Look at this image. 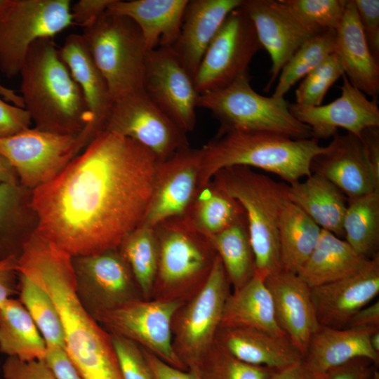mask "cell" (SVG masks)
<instances>
[{
  "instance_id": "48",
  "label": "cell",
  "mask_w": 379,
  "mask_h": 379,
  "mask_svg": "<svg viewBox=\"0 0 379 379\" xmlns=\"http://www.w3.org/2000/svg\"><path fill=\"white\" fill-rule=\"evenodd\" d=\"M112 0H79L71 4L73 25L88 27L107 11Z\"/></svg>"
},
{
  "instance_id": "21",
  "label": "cell",
  "mask_w": 379,
  "mask_h": 379,
  "mask_svg": "<svg viewBox=\"0 0 379 379\" xmlns=\"http://www.w3.org/2000/svg\"><path fill=\"white\" fill-rule=\"evenodd\" d=\"M59 51L62 60L80 88L89 114L88 124L78 136L84 149L105 130L114 100L82 34L68 35Z\"/></svg>"
},
{
  "instance_id": "58",
  "label": "cell",
  "mask_w": 379,
  "mask_h": 379,
  "mask_svg": "<svg viewBox=\"0 0 379 379\" xmlns=\"http://www.w3.org/2000/svg\"><path fill=\"white\" fill-rule=\"evenodd\" d=\"M13 0H0V18L6 13Z\"/></svg>"
},
{
  "instance_id": "25",
  "label": "cell",
  "mask_w": 379,
  "mask_h": 379,
  "mask_svg": "<svg viewBox=\"0 0 379 379\" xmlns=\"http://www.w3.org/2000/svg\"><path fill=\"white\" fill-rule=\"evenodd\" d=\"M189 0H112L106 13L132 20L148 51L171 47L177 40Z\"/></svg>"
},
{
  "instance_id": "41",
  "label": "cell",
  "mask_w": 379,
  "mask_h": 379,
  "mask_svg": "<svg viewBox=\"0 0 379 379\" xmlns=\"http://www.w3.org/2000/svg\"><path fill=\"white\" fill-rule=\"evenodd\" d=\"M343 67L334 53L303 78L295 90L297 104L319 106L330 87L343 75Z\"/></svg>"
},
{
  "instance_id": "8",
  "label": "cell",
  "mask_w": 379,
  "mask_h": 379,
  "mask_svg": "<svg viewBox=\"0 0 379 379\" xmlns=\"http://www.w3.org/2000/svg\"><path fill=\"white\" fill-rule=\"evenodd\" d=\"M230 286L217 255L204 284L175 314L172 325L173 348L191 371L197 369L215 343L224 305L230 293Z\"/></svg>"
},
{
  "instance_id": "45",
  "label": "cell",
  "mask_w": 379,
  "mask_h": 379,
  "mask_svg": "<svg viewBox=\"0 0 379 379\" xmlns=\"http://www.w3.org/2000/svg\"><path fill=\"white\" fill-rule=\"evenodd\" d=\"M4 379H55L42 361H23L15 357H7L2 365Z\"/></svg>"
},
{
  "instance_id": "19",
  "label": "cell",
  "mask_w": 379,
  "mask_h": 379,
  "mask_svg": "<svg viewBox=\"0 0 379 379\" xmlns=\"http://www.w3.org/2000/svg\"><path fill=\"white\" fill-rule=\"evenodd\" d=\"M379 293V254L357 272L311 288V296L321 326L345 328L352 316Z\"/></svg>"
},
{
  "instance_id": "50",
  "label": "cell",
  "mask_w": 379,
  "mask_h": 379,
  "mask_svg": "<svg viewBox=\"0 0 379 379\" xmlns=\"http://www.w3.org/2000/svg\"><path fill=\"white\" fill-rule=\"evenodd\" d=\"M18 258L0 260V303L18 293Z\"/></svg>"
},
{
  "instance_id": "20",
  "label": "cell",
  "mask_w": 379,
  "mask_h": 379,
  "mask_svg": "<svg viewBox=\"0 0 379 379\" xmlns=\"http://www.w3.org/2000/svg\"><path fill=\"white\" fill-rule=\"evenodd\" d=\"M278 325L303 357L319 324L311 288L295 273L281 270L265 279Z\"/></svg>"
},
{
  "instance_id": "6",
  "label": "cell",
  "mask_w": 379,
  "mask_h": 379,
  "mask_svg": "<svg viewBox=\"0 0 379 379\" xmlns=\"http://www.w3.org/2000/svg\"><path fill=\"white\" fill-rule=\"evenodd\" d=\"M82 36L114 101L143 88L148 50L132 20L105 12Z\"/></svg>"
},
{
  "instance_id": "35",
  "label": "cell",
  "mask_w": 379,
  "mask_h": 379,
  "mask_svg": "<svg viewBox=\"0 0 379 379\" xmlns=\"http://www.w3.org/2000/svg\"><path fill=\"white\" fill-rule=\"evenodd\" d=\"M345 240L360 255L379 254V190L347 199L343 221Z\"/></svg>"
},
{
  "instance_id": "44",
  "label": "cell",
  "mask_w": 379,
  "mask_h": 379,
  "mask_svg": "<svg viewBox=\"0 0 379 379\" xmlns=\"http://www.w3.org/2000/svg\"><path fill=\"white\" fill-rule=\"evenodd\" d=\"M353 1L368 48L379 62V1Z\"/></svg>"
},
{
  "instance_id": "11",
  "label": "cell",
  "mask_w": 379,
  "mask_h": 379,
  "mask_svg": "<svg viewBox=\"0 0 379 379\" xmlns=\"http://www.w3.org/2000/svg\"><path fill=\"white\" fill-rule=\"evenodd\" d=\"M180 299H138L95 319L110 334L128 338L173 367L185 370L173 345L172 325Z\"/></svg>"
},
{
  "instance_id": "38",
  "label": "cell",
  "mask_w": 379,
  "mask_h": 379,
  "mask_svg": "<svg viewBox=\"0 0 379 379\" xmlns=\"http://www.w3.org/2000/svg\"><path fill=\"white\" fill-rule=\"evenodd\" d=\"M335 41V30H326L300 46L282 67L272 96L284 98L291 87L333 53Z\"/></svg>"
},
{
  "instance_id": "37",
  "label": "cell",
  "mask_w": 379,
  "mask_h": 379,
  "mask_svg": "<svg viewBox=\"0 0 379 379\" xmlns=\"http://www.w3.org/2000/svg\"><path fill=\"white\" fill-rule=\"evenodd\" d=\"M128 264L143 299L152 295L159 262V244L154 228L140 225L118 247Z\"/></svg>"
},
{
  "instance_id": "22",
  "label": "cell",
  "mask_w": 379,
  "mask_h": 379,
  "mask_svg": "<svg viewBox=\"0 0 379 379\" xmlns=\"http://www.w3.org/2000/svg\"><path fill=\"white\" fill-rule=\"evenodd\" d=\"M310 170L332 182L347 199L379 190L361 140L351 133L335 134L324 151L313 158Z\"/></svg>"
},
{
  "instance_id": "13",
  "label": "cell",
  "mask_w": 379,
  "mask_h": 379,
  "mask_svg": "<svg viewBox=\"0 0 379 379\" xmlns=\"http://www.w3.org/2000/svg\"><path fill=\"white\" fill-rule=\"evenodd\" d=\"M82 150L78 136L34 127L0 138V154L14 168L19 183L32 191L55 179Z\"/></svg>"
},
{
  "instance_id": "1",
  "label": "cell",
  "mask_w": 379,
  "mask_h": 379,
  "mask_svg": "<svg viewBox=\"0 0 379 379\" xmlns=\"http://www.w3.org/2000/svg\"><path fill=\"white\" fill-rule=\"evenodd\" d=\"M157 161L138 142L102 131L32 191L36 232L72 257L117 248L143 221Z\"/></svg>"
},
{
  "instance_id": "29",
  "label": "cell",
  "mask_w": 379,
  "mask_h": 379,
  "mask_svg": "<svg viewBox=\"0 0 379 379\" xmlns=\"http://www.w3.org/2000/svg\"><path fill=\"white\" fill-rule=\"evenodd\" d=\"M38 224L32 191L20 183L0 184V260L18 258Z\"/></svg>"
},
{
  "instance_id": "40",
  "label": "cell",
  "mask_w": 379,
  "mask_h": 379,
  "mask_svg": "<svg viewBox=\"0 0 379 379\" xmlns=\"http://www.w3.org/2000/svg\"><path fill=\"white\" fill-rule=\"evenodd\" d=\"M274 370L243 362L215 341L194 373L200 379H269Z\"/></svg>"
},
{
  "instance_id": "10",
  "label": "cell",
  "mask_w": 379,
  "mask_h": 379,
  "mask_svg": "<svg viewBox=\"0 0 379 379\" xmlns=\"http://www.w3.org/2000/svg\"><path fill=\"white\" fill-rule=\"evenodd\" d=\"M261 49L253 24L241 4L225 18L207 48L194 76L199 95L223 89L248 74Z\"/></svg>"
},
{
  "instance_id": "15",
  "label": "cell",
  "mask_w": 379,
  "mask_h": 379,
  "mask_svg": "<svg viewBox=\"0 0 379 379\" xmlns=\"http://www.w3.org/2000/svg\"><path fill=\"white\" fill-rule=\"evenodd\" d=\"M201 148L189 146L157 161L141 225L153 228L165 220L185 215L201 187Z\"/></svg>"
},
{
  "instance_id": "43",
  "label": "cell",
  "mask_w": 379,
  "mask_h": 379,
  "mask_svg": "<svg viewBox=\"0 0 379 379\" xmlns=\"http://www.w3.org/2000/svg\"><path fill=\"white\" fill-rule=\"evenodd\" d=\"M110 335L123 379H155L142 347L128 338Z\"/></svg>"
},
{
  "instance_id": "28",
  "label": "cell",
  "mask_w": 379,
  "mask_h": 379,
  "mask_svg": "<svg viewBox=\"0 0 379 379\" xmlns=\"http://www.w3.org/2000/svg\"><path fill=\"white\" fill-rule=\"evenodd\" d=\"M287 197L322 230L344 237L343 221L347 198L332 182L312 173L304 181L287 184Z\"/></svg>"
},
{
  "instance_id": "33",
  "label": "cell",
  "mask_w": 379,
  "mask_h": 379,
  "mask_svg": "<svg viewBox=\"0 0 379 379\" xmlns=\"http://www.w3.org/2000/svg\"><path fill=\"white\" fill-rule=\"evenodd\" d=\"M321 231L302 210L288 201L279 222L281 270L298 274L314 249Z\"/></svg>"
},
{
  "instance_id": "17",
  "label": "cell",
  "mask_w": 379,
  "mask_h": 379,
  "mask_svg": "<svg viewBox=\"0 0 379 379\" xmlns=\"http://www.w3.org/2000/svg\"><path fill=\"white\" fill-rule=\"evenodd\" d=\"M143 90L149 99L187 133L196 126L199 94L193 78L180 64L171 47L147 53Z\"/></svg>"
},
{
  "instance_id": "2",
  "label": "cell",
  "mask_w": 379,
  "mask_h": 379,
  "mask_svg": "<svg viewBox=\"0 0 379 379\" xmlns=\"http://www.w3.org/2000/svg\"><path fill=\"white\" fill-rule=\"evenodd\" d=\"M19 74L20 95L34 128L74 136L84 131L89 114L80 88L53 38L32 44Z\"/></svg>"
},
{
  "instance_id": "18",
  "label": "cell",
  "mask_w": 379,
  "mask_h": 379,
  "mask_svg": "<svg viewBox=\"0 0 379 379\" xmlns=\"http://www.w3.org/2000/svg\"><path fill=\"white\" fill-rule=\"evenodd\" d=\"M341 77L340 95L335 100L319 106L289 104L292 115L307 126L312 138L318 140L333 138L339 128L360 138L364 129L379 127V108L376 101L367 98L345 74Z\"/></svg>"
},
{
  "instance_id": "47",
  "label": "cell",
  "mask_w": 379,
  "mask_h": 379,
  "mask_svg": "<svg viewBox=\"0 0 379 379\" xmlns=\"http://www.w3.org/2000/svg\"><path fill=\"white\" fill-rule=\"evenodd\" d=\"M43 361L55 379H84L64 347H47Z\"/></svg>"
},
{
  "instance_id": "36",
  "label": "cell",
  "mask_w": 379,
  "mask_h": 379,
  "mask_svg": "<svg viewBox=\"0 0 379 379\" xmlns=\"http://www.w3.org/2000/svg\"><path fill=\"white\" fill-rule=\"evenodd\" d=\"M210 239L234 291L255 277V258L246 217Z\"/></svg>"
},
{
  "instance_id": "26",
  "label": "cell",
  "mask_w": 379,
  "mask_h": 379,
  "mask_svg": "<svg viewBox=\"0 0 379 379\" xmlns=\"http://www.w3.org/2000/svg\"><path fill=\"white\" fill-rule=\"evenodd\" d=\"M376 329H338L321 326L311 338L302 359L315 374L321 376L357 358L368 359L377 366L379 354L370 344V335Z\"/></svg>"
},
{
  "instance_id": "53",
  "label": "cell",
  "mask_w": 379,
  "mask_h": 379,
  "mask_svg": "<svg viewBox=\"0 0 379 379\" xmlns=\"http://www.w3.org/2000/svg\"><path fill=\"white\" fill-rule=\"evenodd\" d=\"M346 328H379V301L367 305L357 311L350 319Z\"/></svg>"
},
{
  "instance_id": "4",
  "label": "cell",
  "mask_w": 379,
  "mask_h": 379,
  "mask_svg": "<svg viewBox=\"0 0 379 379\" xmlns=\"http://www.w3.org/2000/svg\"><path fill=\"white\" fill-rule=\"evenodd\" d=\"M211 181L238 201L244 211L255 258V277L265 281L281 271L279 222L288 201L287 184L241 166L220 170Z\"/></svg>"
},
{
  "instance_id": "34",
  "label": "cell",
  "mask_w": 379,
  "mask_h": 379,
  "mask_svg": "<svg viewBox=\"0 0 379 379\" xmlns=\"http://www.w3.org/2000/svg\"><path fill=\"white\" fill-rule=\"evenodd\" d=\"M185 216L200 232L210 238L244 218L246 215L238 201L211 180L199 190Z\"/></svg>"
},
{
  "instance_id": "49",
  "label": "cell",
  "mask_w": 379,
  "mask_h": 379,
  "mask_svg": "<svg viewBox=\"0 0 379 379\" xmlns=\"http://www.w3.org/2000/svg\"><path fill=\"white\" fill-rule=\"evenodd\" d=\"M375 366L368 359H354L330 370L326 375V379H372L376 373Z\"/></svg>"
},
{
  "instance_id": "16",
  "label": "cell",
  "mask_w": 379,
  "mask_h": 379,
  "mask_svg": "<svg viewBox=\"0 0 379 379\" xmlns=\"http://www.w3.org/2000/svg\"><path fill=\"white\" fill-rule=\"evenodd\" d=\"M272 65L268 91L286 62L306 41L323 32L307 22L283 0H242Z\"/></svg>"
},
{
  "instance_id": "46",
  "label": "cell",
  "mask_w": 379,
  "mask_h": 379,
  "mask_svg": "<svg viewBox=\"0 0 379 379\" xmlns=\"http://www.w3.org/2000/svg\"><path fill=\"white\" fill-rule=\"evenodd\" d=\"M28 112L0 98V138L11 137L31 128Z\"/></svg>"
},
{
  "instance_id": "30",
  "label": "cell",
  "mask_w": 379,
  "mask_h": 379,
  "mask_svg": "<svg viewBox=\"0 0 379 379\" xmlns=\"http://www.w3.org/2000/svg\"><path fill=\"white\" fill-rule=\"evenodd\" d=\"M221 327L251 328L277 336H286L277 324L272 295L265 281L254 277L228 295Z\"/></svg>"
},
{
  "instance_id": "52",
  "label": "cell",
  "mask_w": 379,
  "mask_h": 379,
  "mask_svg": "<svg viewBox=\"0 0 379 379\" xmlns=\"http://www.w3.org/2000/svg\"><path fill=\"white\" fill-rule=\"evenodd\" d=\"M360 139L371 171L376 183L379 185V127L364 129Z\"/></svg>"
},
{
  "instance_id": "57",
  "label": "cell",
  "mask_w": 379,
  "mask_h": 379,
  "mask_svg": "<svg viewBox=\"0 0 379 379\" xmlns=\"http://www.w3.org/2000/svg\"><path fill=\"white\" fill-rule=\"evenodd\" d=\"M370 344L373 350L379 354V328L371 333L370 335Z\"/></svg>"
},
{
  "instance_id": "31",
  "label": "cell",
  "mask_w": 379,
  "mask_h": 379,
  "mask_svg": "<svg viewBox=\"0 0 379 379\" xmlns=\"http://www.w3.org/2000/svg\"><path fill=\"white\" fill-rule=\"evenodd\" d=\"M368 260L357 253L345 239L322 230L314 249L298 274L313 288L357 272Z\"/></svg>"
},
{
  "instance_id": "9",
  "label": "cell",
  "mask_w": 379,
  "mask_h": 379,
  "mask_svg": "<svg viewBox=\"0 0 379 379\" xmlns=\"http://www.w3.org/2000/svg\"><path fill=\"white\" fill-rule=\"evenodd\" d=\"M72 25L69 0H13L0 18V72L8 78L19 75L33 43Z\"/></svg>"
},
{
  "instance_id": "24",
  "label": "cell",
  "mask_w": 379,
  "mask_h": 379,
  "mask_svg": "<svg viewBox=\"0 0 379 379\" xmlns=\"http://www.w3.org/2000/svg\"><path fill=\"white\" fill-rule=\"evenodd\" d=\"M333 53L350 82L375 101L379 94V62L368 48L353 0H347L343 20L335 30Z\"/></svg>"
},
{
  "instance_id": "51",
  "label": "cell",
  "mask_w": 379,
  "mask_h": 379,
  "mask_svg": "<svg viewBox=\"0 0 379 379\" xmlns=\"http://www.w3.org/2000/svg\"><path fill=\"white\" fill-rule=\"evenodd\" d=\"M142 349L155 379H200L192 371H185L173 367L150 352Z\"/></svg>"
},
{
  "instance_id": "14",
  "label": "cell",
  "mask_w": 379,
  "mask_h": 379,
  "mask_svg": "<svg viewBox=\"0 0 379 379\" xmlns=\"http://www.w3.org/2000/svg\"><path fill=\"white\" fill-rule=\"evenodd\" d=\"M104 131L138 142L158 161L190 146L187 132L164 113L143 88L114 101Z\"/></svg>"
},
{
  "instance_id": "32",
  "label": "cell",
  "mask_w": 379,
  "mask_h": 379,
  "mask_svg": "<svg viewBox=\"0 0 379 379\" xmlns=\"http://www.w3.org/2000/svg\"><path fill=\"white\" fill-rule=\"evenodd\" d=\"M45 340L22 302L8 298L0 303V352L23 361H42Z\"/></svg>"
},
{
  "instance_id": "27",
  "label": "cell",
  "mask_w": 379,
  "mask_h": 379,
  "mask_svg": "<svg viewBox=\"0 0 379 379\" xmlns=\"http://www.w3.org/2000/svg\"><path fill=\"white\" fill-rule=\"evenodd\" d=\"M215 341L239 360L274 371L301 358L287 336H277L251 328H219Z\"/></svg>"
},
{
  "instance_id": "59",
  "label": "cell",
  "mask_w": 379,
  "mask_h": 379,
  "mask_svg": "<svg viewBox=\"0 0 379 379\" xmlns=\"http://www.w3.org/2000/svg\"><path fill=\"white\" fill-rule=\"evenodd\" d=\"M374 377V376H373Z\"/></svg>"
},
{
  "instance_id": "5",
  "label": "cell",
  "mask_w": 379,
  "mask_h": 379,
  "mask_svg": "<svg viewBox=\"0 0 379 379\" xmlns=\"http://www.w3.org/2000/svg\"><path fill=\"white\" fill-rule=\"evenodd\" d=\"M153 228L159 244L153 288L160 296L157 299H180L185 291L198 290L217 255L210 238L185 215L168 218Z\"/></svg>"
},
{
  "instance_id": "12",
  "label": "cell",
  "mask_w": 379,
  "mask_h": 379,
  "mask_svg": "<svg viewBox=\"0 0 379 379\" xmlns=\"http://www.w3.org/2000/svg\"><path fill=\"white\" fill-rule=\"evenodd\" d=\"M76 292L86 310L98 315L143 298L119 248L72 257Z\"/></svg>"
},
{
  "instance_id": "3",
  "label": "cell",
  "mask_w": 379,
  "mask_h": 379,
  "mask_svg": "<svg viewBox=\"0 0 379 379\" xmlns=\"http://www.w3.org/2000/svg\"><path fill=\"white\" fill-rule=\"evenodd\" d=\"M324 149L314 138L297 140L264 131H218L201 148V187L220 170L235 166L261 169L291 185L312 174L313 158Z\"/></svg>"
},
{
  "instance_id": "42",
  "label": "cell",
  "mask_w": 379,
  "mask_h": 379,
  "mask_svg": "<svg viewBox=\"0 0 379 379\" xmlns=\"http://www.w3.org/2000/svg\"><path fill=\"white\" fill-rule=\"evenodd\" d=\"M304 20L322 31L336 30L347 0H283Z\"/></svg>"
},
{
  "instance_id": "55",
  "label": "cell",
  "mask_w": 379,
  "mask_h": 379,
  "mask_svg": "<svg viewBox=\"0 0 379 379\" xmlns=\"http://www.w3.org/2000/svg\"><path fill=\"white\" fill-rule=\"evenodd\" d=\"M19 183L18 176L10 162L0 154V184Z\"/></svg>"
},
{
  "instance_id": "7",
  "label": "cell",
  "mask_w": 379,
  "mask_h": 379,
  "mask_svg": "<svg viewBox=\"0 0 379 379\" xmlns=\"http://www.w3.org/2000/svg\"><path fill=\"white\" fill-rule=\"evenodd\" d=\"M284 98L264 96L250 84L248 74L227 87L199 95L197 107L208 109L220 121L219 131H264L293 139L312 138L310 128L291 113Z\"/></svg>"
},
{
  "instance_id": "39",
  "label": "cell",
  "mask_w": 379,
  "mask_h": 379,
  "mask_svg": "<svg viewBox=\"0 0 379 379\" xmlns=\"http://www.w3.org/2000/svg\"><path fill=\"white\" fill-rule=\"evenodd\" d=\"M18 293L19 300L29 313L46 346L65 348V335L60 317L48 293L20 273Z\"/></svg>"
},
{
  "instance_id": "56",
  "label": "cell",
  "mask_w": 379,
  "mask_h": 379,
  "mask_svg": "<svg viewBox=\"0 0 379 379\" xmlns=\"http://www.w3.org/2000/svg\"><path fill=\"white\" fill-rule=\"evenodd\" d=\"M0 95L2 96L6 100L11 102L13 105L25 108L23 100L21 95L17 94L15 91L2 85L1 82Z\"/></svg>"
},
{
  "instance_id": "23",
  "label": "cell",
  "mask_w": 379,
  "mask_h": 379,
  "mask_svg": "<svg viewBox=\"0 0 379 379\" xmlns=\"http://www.w3.org/2000/svg\"><path fill=\"white\" fill-rule=\"evenodd\" d=\"M241 3L242 0L188 1L179 36L171 48L192 78L225 18Z\"/></svg>"
},
{
  "instance_id": "54",
  "label": "cell",
  "mask_w": 379,
  "mask_h": 379,
  "mask_svg": "<svg viewBox=\"0 0 379 379\" xmlns=\"http://www.w3.org/2000/svg\"><path fill=\"white\" fill-rule=\"evenodd\" d=\"M269 379H326V375L315 374L301 358L284 368L274 371Z\"/></svg>"
}]
</instances>
